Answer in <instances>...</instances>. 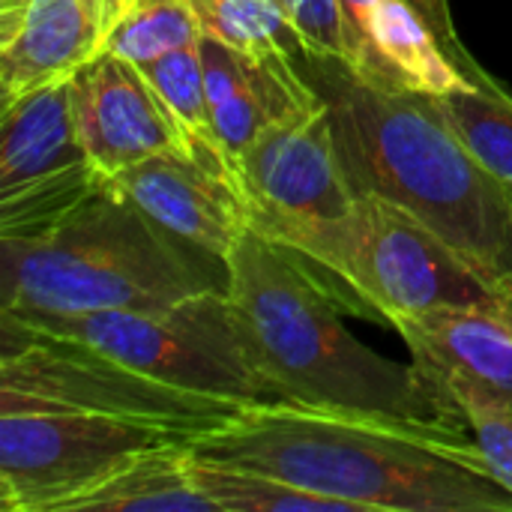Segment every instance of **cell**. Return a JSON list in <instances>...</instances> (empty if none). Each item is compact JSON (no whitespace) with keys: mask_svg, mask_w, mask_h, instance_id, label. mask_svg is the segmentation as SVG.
Instances as JSON below:
<instances>
[{"mask_svg":"<svg viewBox=\"0 0 512 512\" xmlns=\"http://www.w3.org/2000/svg\"><path fill=\"white\" fill-rule=\"evenodd\" d=\"M201 21L189 0H114L102 54L150 63L168 51L198 45Z\"/></svg>","mask_w":512,"mask_h":512,"instance_id":"d6986e66","label":"cell"},{"mask_svg":"<svg viewBox=\"0 0 512 512\" xmlns=\"http://www.w3.org/2000/svg\"><path fill=\"white\" fill-rule=\"evenodd\" d=\"M141 69L150 78V84L156 87V93L162 96V102L168 105V111L180 129L183 153H189L210 174L234 183L243 192L240 174H237L231 156L225 153V144L216 132L213 114H210L204 63H201V42L168 51L150 63H141Z\"/></svg>","mask_w":512,"mask_h":512,"instance_id":"e0dca14e","label":"cell"},{"mask_svg":"<svg viewBox=\"0 0 512 512\" xmlns=\"http://www.w3.org/2000/svg\"><path fill=\"white\" fill-rule=\"evenodd\" d=\"M279 6L297 27L306 51L348 57V21L339 0H279Z\"/></svg>","mask_w":512,"mask_h":512,"instance_id":"603a6c76","label":"cell"},{"mask_svg":"<svg viewBox=\"0 0 512 512\" xmlns=\"http://www.w3.org/2000/svg\"><path fill=\"white\" fill-rule=\"evenodd\" d=\"M21 324L75 339L135 372L189 393L216 396L249 408L282 405L279 393L261 378L243 345L228 288H210L168 306L111 309Z\"/></svg>","mask_w":512,"mask_h":512,"instance_id":"52a82bcc","label":"cell"},{"mask_svg":"<svg viewBox=\"0 0 512 512\" xmlns=\"http://www.w3.org/2000/svg\"><path fill=\"white\" fill-rule=\"evenodd\" d=\"M249 228L327 270L390 327L432 309L489 306L501 294L438 234L375 195H357L342 216H255Z\"/></svg>","mask_w":512,"mask_h":512,"instance_id":"5b68a950","label":"cell"},{"mask_svg":"<svg viewBox=\"0 0 512 512\" xmlns=\"http://www.w3.org/2000/svg\"><path fill=\"white\" fill-rule=\"evenodd\" d=\"M108 183L159 228L222 264L249 231L246 195L183 150H162L141 159Z\"/></svg>","mask_w":512,"mask_h":512,"instance_id":"7c38bea8","label":"cell"},{"mask_svg":"<svg viewBox=\"0 0 512 512\" xmlns=\"http://www.w3.org/2000/svg\"><path fill=\"white\" fill-rule=\"evenodd\" d=\"M111 12L114 0H30L15 39L0 48V105L99 57Z\"/></svg>","mask_w":512,"mask_h":512,"instance_id":"9a60e30c","label":"cell"},{"mask_svg":"<svg viewBox=\"0 0 512 512\" xmlns=\"http://www.w3.org/2000/svg\"><path fill=\"white\" fill-rule=\"evenodd\" d=\"M396 330L438 405L450 387H474L512 405V285L489 306L432 309L399 321Z\"/></svg>","mask_w":512,"mask_h":512,"instance_id":"4fadbf2b","label":"cell"},{"mask_svg":"<svg viewBox=\"0 0 512 512\" xmlns=\"http://www.w3.org/2000/svg\"><path fill=\"white\" fill-rule=\"evenodd\" d=\"M474 159L512 195V96L501 84H468L432 96Z\"/></svg>","mask_w":512,"mask_h":512,"instance_id":"ac0fdd59","label":"cell"},{"mask_svg":"<svg viewBox=\"0 0 512 512\" xmlns=\"http://www.w3.org/2000/svg\"><path fill=\"white\" fill-rule=\"evenodd\" d=\"M72 102V78L0 105V240L54 231L105 189Z\"/></svg>","mask_w":512,"mask_h":512,"instance_id":"ba28073f","label":"cell"},{"mask_svg":"<svg viewBox=\"0 0 512 512\" xmlns=\"http://www.w3.org/2000/svg\"><path fill=\"white\" fill-rule=\"evenodd\" d=\"M0 414H96L162 426L195 441L249 405L189 393L135 372L75 339L0 315Z\"/></svg>","mask_w":512,"mask_h":512,"instance_id":"8992f818","label":"cell"},{"mask_svg":"<svg viewBox=\"0 0 512 512\" xmlns=\"http://www.w3.org/2000/svg\"><path fill=\"white\" fill-rule=\"evenodd\" d=\"M201 63L210 114L237 174L243 153L267 126L318 102V90L294 60L255 57L201 36Z\"/></svg>","mask_w":512,"mask_h":512,"instance_id":"5bb4252c","label":"cell"},{"mask_svg":"<svg viewBox=\"0 0 512 512\" xmlns=\"http://www.w3.org/2000/svg\"><path fill=\"white\" fill-rule=\"evenodd\" d=\"M189 450L342 501L354 512H512V492L483 468L465 432L258 405L198 435Z\"/></svg>","mask_w":512,"mask_h":512,"instance_id":"6da1fadb","label":"cell"},{"mask_svg":"<svg viewBox=\"0 0 512 512\" xmlns=\"http://www.w3.org/2000/svg\"><path fill=\"white\" fill-rule=\"evenodd\" d=\"M294 249L249 228L225 261L243 345L282 405L429 432H465L417 366L375 354L348 333L339 297Z\"/></svg>","mask_w":512,"mask_h":512,"instance_id":"3957f363","label":"cell"},{"mask_svg":"<svg viewBox=\"0 0 512 512\" xmlns=\"http://www.w3.org/2000/svg\"><path fill=\"white\" fill-rule=\"evenodd\" d=\"M72 102L84 147L108 180L162 150H183L180 129L141 63L93 57L72 75Z\"/></svg>","mask_w":512,"mask_h":512,"instance_id":"8fae6325","label":"cell"},{"mask_svg":"<svg viewBox=\"0 0 512 512\" xmlns=\"http://www.w3.org/2000/svg\"><path fill=\"white\" fill-rule=\"evenodd\" d=\"M204 36L255 57L300 63L306 45L279 0H189Z\"/></svg>","mask_w":512,"mask_h":512,"instance_id":"ffe728a7","label":"cell"},{"mask_svg":"<svg viewBox=\"0 0 512 512\" xmlns=\"http://www.w3.org/2000/svg\"><path fill=\"white\" fill-rule=\"evenodd\" d=\"M192 474L222 512H354L342 501L303 492L267 474L216 465L198 459L195 453H192Z\"/></svg>","mask_w":512,"mask_h":512,"instance_id":"44dd1931","label":"cell"},{"mask_svg":"<svg viewBox=\"0 0 512 512\" xmlns=\"http://www.w3.org/2000/svg\"><path fill=\"white\" fill-rule=\"evenodd\" d=\"M444 411L468 432L480 450L483 468L512 492V405L474 387H450L441 393Z\"/></svg>","mask_w":512,"mask_h":512,"instance_id":"7402d4cb","label":"cell"},{"mask_svg":"<svg viewBox=\"0 0 512 512\" xmlns=\"http://www.w3.org/2000/svg\"><path fill=\"white\" fill-rule=\"evenodd\" d=\"M141 207L111 183L54 231L30 240H0V312L21 321L78 318L111 309L180 303L210 288H228L201 273Z\"/></svg>","mask_w":512,"mask_h":512,"instance_id":"277c9868","label":"cell"},{"mask_svg":"<svg viewBox=\"0 0 512 512\" xmlns=\"http://www.w3.org/2000/svg\"><path fill=\"white\" fill-rule=\"evenodd\" d=\"M27 6H30V0H0V48L15 39Z\"/></svg>","mask_w":512,"mask_h":512,"instance_id":"cb8c5ba5","label":"cell"},{"mask_svg":"<svg viewBox=\"0 0 512 512\" xmlns=\"http://www.w3.org/2000/svg\"><path fill=\"white\" fill-rule=\"evenodd\" d=\"M240 186L255 216L330 219L354 207L330 111L318 102L267 126L240 159Z\"/></svg>","mask_w":512,"mask_h":512,"instance_id":"30bf717a","label":"cell"},{"mask_svg":"<svg viewBox=\"0 0 512 512\" xmlns=\"http://www.w3.org/2000/svg\"><path fill=\"white\" fill-rule=\"evenodd\" d=\"M321 93L354 195L405 210L492 288L512 285V195L474 159L426 93L387 90L342 57L300 60Z\"/></svg>","mask_w":512,"mask_h":512,"instance_id":"7a4b0ae2","label":"cell"},{"mask_svg":"<svg viewBox=\"0 0 512 512\" xmlns=\"http://www.w3.org/2000/svg\"><path fill=\"white\" fill-rule=\"evenodd\" d=\"M222 512L192 474L189 444H165L135 456L66 512Z\"/></svg>","mask_w":512,"mask_h":512,"instance_id":"2e32d148","label":"cell"},{"mask_svg":"<svg viewBox=\"0 0 512 512\" xmlns=\"http://www.w3.org/2000/svg\"><path fill=\"white\" fill-rule=\"evenodd\" d=\"M186 435L96 414H0L3 512H66L135 456Z\"/></svg>","mask_w":512,"mask_h":512,"instance_id":"9c48e42d","label":"cell"}]
</instances>
